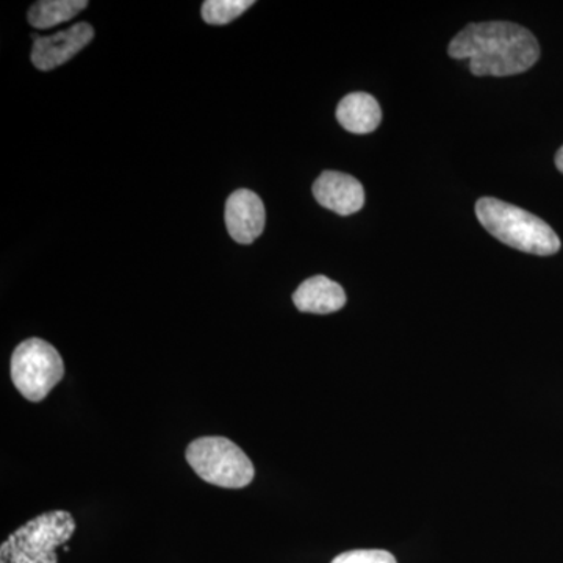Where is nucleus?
Segmentation results:
<instances>
[{
  "instance_id": "10",
  "label": "nucleus",
  "mask_w": 563,
  "mask_h": 563,
  "mask_svg": "<svg viewBox=\"0 0 563 563\" xmlns=\"http://www.w3.org/2000/svg\"><path fill=\"white\" fill-rule=\"evenodd\" d=\"M336 120L347 132L365 135L379 128L383 110L368 92H351L336 107Z\"/></svg>"
},
{
  "instance_id": "8",
  "label": "nucleus",
  "mask_w": 563,
  "mask_h": 563,
  "mask_svg": "<svg viewBox=\"0 0 563 563\" xmlns=\"http://www.w3.org/2000/svg\"><path fill=\"white\" fill-rule=\"evenodd\" d=\"M313 196L324 209L340 217H350L362 210L365 191L361 181L350 174L324 172L313 184Z\"/></svg>"
},
{
  "instance_id": "9",
  "label": "nucleus",
  "mask_w": 563,
  "mask_h": 563,
  "mask_svg": "<svg viewBox=\"0 0 563 563\" xmlns=\"http://www.w3.org/2000/svg\"><path fill=\"white\" fill-rule=\"evenodd\" d=\"M346 292L342 285L325 276H313L303 280L292 295L296 309L302 313L329 314L346 306Z\"/></svg>"
},
{
  "instance_id": "6",
  "label": "nucleus",
  "mask_w": 563,
  "mask_h": 563,
  "mask_svg": "<svg viewBox=\"0 0 563 563\" xmlns=\"http://www.w3.org/2000/svg\"><path fill=\"white\" fill-rule=\"evenodd\" d=\"M95 38V29L88 22H79L57 35H33L32 63L40 70L58 68L69 62L74 55L88 46Z\"/></svg>"
},
{
  "instance_id": "14",
  "label": "nucleus",
  "mask_w": 563,
  "mask_h": 563,
  "mask_svg": "<svg viewBox=\"0 0 563 563\" xmlns=\"http://www.w3.org/2000/svg\"><path fill=\"white\" fill-rule=\"evenodd\" d=\"M555 166L563 174V146L559 150L558 155H555Z\"/></svg>"
},
{
  "instance_id": "3",
  "label": "nucleus",
  "mask_w": 563,
  "mask_h": 563,
  "mask_svg": "<svg viewBox=\"0 0 563 563\" xmlns=\"http://www.w3.org/2000/svg\"><path fill=\"white\" fill-rule=\"evenodd\" d=\"M76 532L68 510H51L16 529L0 547V563H58L57 550Z\"/></svg>"
},
{
  "instance_id": "13",
  "label": "nucleus",
  "mask_w": 563,
  "mask_h": 563,
  "mask_svg": "<svg viewBox=\"0 0 563 563\" xmlns=\"http://www.w3.org/2000/svg\"><path fill=\"white\" fill-rule=\"evenodd\" d=\"M331 563H398L395 555L384 550H354L336 555Z\"/></svg>"
},
{
  "instance_id": "5",
  "label": "nucleus",
  "mask_w": 563,
  "mask_h": 563,
  "mask_svg": "<svg viewBox=\"0 0 563 563\" xmlns=\"http://www.w3.org/2000/svg\"><path fill=\"white\" fill-rule=\"evenodd\" d=\"M10 374L14 387L27 401L40 402L65 376V363L51 343L29 339L11 355Z\"/></svg>"
},
{
  "instance_id": "7",
  "label": "nucleus",
  "mask_w": 563,
  "mask_h": 563,
  "mask_svg": "<svg viewBox=\"0 0 563 563\" xmlns=\"http://www.w3.org/2000/svg\"><path fill=\"white\" fill-rule=\"evenodd\" d=\"M265 221V206L254 191L239 190L229 196L225 202V225L236 243H254L262 235Z\"/></svg>"
},
{
  "instance_id": "1",
  "label": "nucleus",
  "mask_w": 563,
  "mask_h": 563,
  "mask_svg": "<svg viewBox=\"0 0 563 563\" xmlns=\"http://www.w3.org/2000/svg\"><path fill=\"white\" fill-rule=\"evenodd\" d=\"M454 60H470L477 77L517 76L540 58L539 41L514 22L493 21L466 25L448 47Z\"/></svg>"
},
{
  "instance_id": "11",
  "label": "nucleus",
  "mask_w": 563,
  "mask_h": 563,
  "mask_svg": "<svg viewBox=\"0 0 563 563\" xmlns=\"http://www.w3.org/2000/svg\"><path fill=\"white\" fill-rule=\"evenodd\" d=\"M87 0H41L29 10V22L35 29H52L76 18L87 9Z\"/></svg>"
},
{
  "instance_id": "2",
  "label": "nucleus",
  "mask_w": 563,
  "mask_h": 563,
  "mask_svg": "<svg viewBox=\"0 0 563 563\" xmlns=\"http://www.w3.org/2000/svg\"><path fill=\"white\" fill-rule=\"evenodd\" d=\"M481 224L499 242L533 255H554L561 251L558 233L536 214L495 198L476 203Z\"/></svg>"
},
{
  "instance_id": "4",
  "label": "nucleus",
  "mask_w": 563,
  "mask_h": 563,
  "mask_svg": "<svg viewBox=\"0 0 563 563\" xmlns=\"http://www.w3.org/2000/svg\"><path fill=\"white\" fill-rule=\"evenodd\" d=\"M188 465L207 484L243 488L252 483L255 468L239 444L225 437H201L188 444Z\"/></svg>"
},
{
  "instance_id": "12",
  "label": "nucleus",
  "mask_w": 563,
  "mask_h": 563,
  "mask_svg": "<svg viewBox=\"0 0 563 563\" xmlns=\"http://www.w3.org/2000/svg\"><path fill=\"white\" fill-rule=\"evenodd\" d=\"M252 5V0H207L202 5V18L207 24L225 25L242 16Z\"/></svg>"
}]
</instances>
